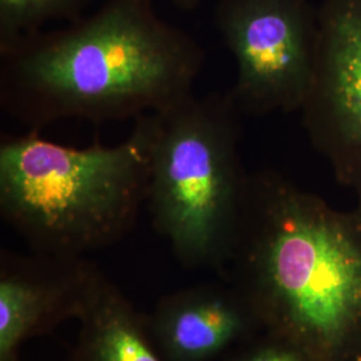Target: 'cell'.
<instances>
[{
  "instance_id": "6da1fadb",
  "label": "cell",
  "mask_w": 361,
  "mask_h": 361,
  "mask_svg": "<svg viewBox=\"0 0 361 361\" xmlns=\"http://www.w3.org/2000/svg\"><path fill=\"white\" fill-rule=\"evenodd\" d=\"M202 46L154 0H104L95 13L0 50L1 110L30 129L162 111L193 94Z\"/></svg>"
},
{
  "instance_id": "7a4b0ae2",
  "label": "cell",
  "mask_w": 361,
  "mask_h": 361,
  "mask_svg": "<svg viewBox=\"0 0 361 361\" xmlns=\"http://www.w3.org/2000/svg\"><path fill=\"white\" fill-rule=\"evenodd\" d=\"M232 247L288 345L310 361H361V207L338 210L261 170L247 177Z\"/></svg>"
},
{
  "instance_id": "3957f363",
  "label": "cell",
  "mask_w": 361,
  "mask_h": 361,
  "mask_svg": "<svg viewBox=\"0 0 361 361\" xmlns=\"http://www.w3.org/2000/svg\"><path fill=\"white\" fill-rule=\"evenodd\" d=\"M155 114L122 142L77 149L39 130L3 134L0 207L32 244L59 256L104 245L129 229L149 193Z\"/></svg>"
},
{
  "instance_id": "277c9868",
  "label": "cell",
  "mask_w": 361,
  "mask_h": 361,
  "mask_svg": "<svg viewBox=\"0 0 361 361\" xmlns=\"http://www.w3.org/2000/svg\"><path fill=\"white\" fill-rule=\"evenodd\" d=\"M147 198L157 228L190 262L232 247L249 174L232 95L190 94L154 113Z\"/></svg>"
},
{
  "instance_id": "5b68a950",
  "label": "cell",
  "mask_w": 361,
  "mask_h": 361,
  "mask_svg": "<svg viewBox=\"0 0 361 361\" xmlns=\"http://www.w3.org/2000/svg\"><path fill=\"white\" fill-rule=\"evenodd\" d=\"M312 0H217L214 22L235 61L229 91L243 116L300 111L317 44Z\"/></svg>"
},
{
  "instance_id": "8992f818",
  "label": "cell",
  "mask_w": 361,
  "mask_h": 361,
  "mask_svg": "<svg viewBox=\"0 0 361 361\" xmlns=\"http://www.w3.org/2000/svg\"><path fill=\"white\" fill-rule=\"evenodd\" d=\"M317 23L302 123L336 180L361 207V0H324Z\"/></svg>"
},
{
  "instance_id": "52a82bcc",
  "label": "cell",
  "mask_w": 361,
  "mask_h": 361,
  "mask_svg": "<svg viewBox=\"0 0 361 361\" xmlns=\"http://www.w3.org/2000/svg\"><path fill=\"white\" fill-rule=\"evenodd\" d=\"M243 329L238 310L224 300L205 298L176 310L166 325L169 349L183 360H201L229 344Z\"/></svg>"
},
{
  "instance_id": "ba28073f",
  "label": "cell",
  "mask_w": 361,
  "mask_h": 361,
  "mask_svg": "<svg viewBox=\"0 0 361 361\" xmlns=\"http://www.w3.org/2000/svg\"><path fill=\"white\" fill-rule=\"evenodd\" d=\"M90 0H0V50L54 22L83 18Z\"/></svg>"
},
{
  "instance_id": "9c48e42d",
  "label": "cell",
  "mask_w": 361,
  "mask_h": 361,
  "mask_svg": "<svg viewBox=\"0 0 361 361\" xmlns=\"http://www.w3.org/2000/svg\"><path fill=\"white\" fill-rule=\"evenodd\" d=\"M42 296L28 283L8 277L0 284V360L10 361L13 349L34 325Z\"/></svg>"
},
{
  "instance_id": "30bf717a",
  "label": "cell",
  "mask_w": 361,
  "mask_h": 361,
  "mask_svg": "<svg viewBox=\"0 0 361 361\" xmlns=\"http://www.w3.org/2000/svg\"><path fill=\"white\" fill-rule=\"evenodd\" d=\"M92 361H159L123 313L106 310L95 322Z\"/></svg>"
},
{
  "instance_id": "8fae6325",
  "label": "cell",
  "mask_w": 361,
  "mask_h": 361,
  "mask_svg": "<svg viewBox=\"0 0 361 361\" xmlns=\"http://www.w3.org/2000/svg\"><path fill=\"white\" fill-rule=\"evenodd\" d=\"M241 361H310L301 352L285 344L259 349Z\"/></svg>"
},
{
  "instance_id": "7c38bea8",
  "label": "cell",
  "mask_w": 361,
  "mask_h": 361,
  "mask_svg": "<svg viewBox=\"0 0 361 361\" xmlns=\"http://www.w3.org/2000/svg\"><path fill=\"white\" fill-rule=\"evenodd\" d=\"M174 7L183 10V11H193L198 8L204 0H168Z\"/></svg>"
}]
</instances>
